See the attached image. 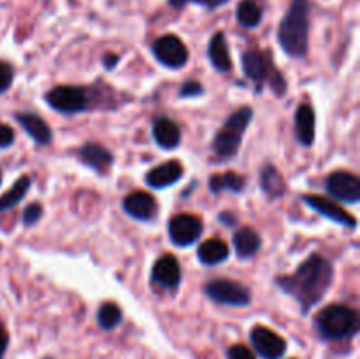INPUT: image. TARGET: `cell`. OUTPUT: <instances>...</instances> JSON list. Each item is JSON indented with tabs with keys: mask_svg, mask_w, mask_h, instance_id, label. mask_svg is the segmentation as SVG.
Instances as JSON below:
<instances>
[{
	"mask_svg": "<svg viewBox=\"0 0 360 359\" xmlns=\"http://www.w3.org/2000/svg\"><path fill=\"white\" fill-rule=\"evenodd\" d=\"M334 280V267L329 259L320 253H311L299 264L295 273L281 275L276 278V285L283 292L290 294L301 306V312L309 310L322 301Z\"/></svg>",
	"mask_w": 360,
	"mask_h": 359,
	"instance_id": "1",
	"label": "cell"
},
{
	"mask_svg": "<svg viewBox=\"0 0 360 359\" xmlns=\"http://www.w3.org/2000/svg\"><path fill=\"white\" fill-rule=\"evenodd\" d=\"M278 42L292 58H304L309 42V0H292L278 28Z\"/></svg>",
	"mask_w": 360,
	"mask_h": 359,
	"instance_id": "2",
	"label": "cell"
},
{
	"mask_svg": "<svg viewBox=\"0 0 360 359\" xmlns=\"http://www.w3.org/2000/svg\"><path fill=\"white\" fill-rule=\"evenodd\" d=\"M315 327L322 340H348L357 334L359 315L350 306L334 303L320 310L319 315L315 317Z\"/></svg>",
	"mask_w": 360,
	"mask_h": 359,
	"instance_id": "3",
	"label": "cell"
},
{
	"mask_svg": "<svg viewBox=\"0 0 360 359\" xmlns=\"http://www.w3.org/2000/svg\"><path fill=\"white\" fill-rule=\"evenodd\" d=\"M243 63V73L253 81L257 87V92L264 88V84L269 83L271 90L276 94V97H283L287 92V81H285L283 74L274 67L273 58L269 53H262L259 49H250L245 51L241 56Z\"/></svg>",
	"mask_w": 360,
	"mask_h": 359,
	"instance_id": "4",
	"label": "cell"
},
{
	"mask_svg": "<svg viewBox=\"0 0 360 359\" xmlns=\"http://www.w3.org/2000/svg\"><path fill=\"white\" fill-rule=\"evenodd\" d=\"M253 118V109L250 106H243L238 111L232 113L217 132L213 139V151L220 160H231L238 155L243 143V134L248 129Z\"/></svg>",
	"mask_w": 360,
	"mask_h": 359,
	"instance_id": "5",
	"label": "cell"
},
{
	"mask_svg": "<svg viewBox=\"0 0 360 359\" xmlns=\"http://www.w3.org/2000/svg\"><path fill=\"white\" fill-rule=\"evenodd\" d=\"M44 99L55 111L63 113V115H77V113L90 111L94 108L95 92L86 87L60 84V87L51 88Z\"/></svg>",
	"mask_w": 360,
	"mask_h": 359,
	"instance_id": "6",
	"label": "cell"
},
{
	"mask_svg": "<svg viewBox=\"0 0 360 359\" xmlns=\"http://www.w3.org/2000/svg\"><path fill=\"white\" fill-rule=\"evenodd\" d=\"M204 292L211 301L227 306H248L252 303V291L241 282L229 280V278H214L204 285Z\"/></svg>",
	"mask_w": 360,
	"mask_h": 359,
	"instance_id": "7",
	"label": "cell"
},
{
	"mask_svg": "<svg viewBox=\"0 0 360 359\" xmlns=\"http://www.w3.org/2000/svg\"><path fill=\"white\" fill-rule=\"evenodd\" d=\"M155 58L167 69H181L188 62V49L178 35H162L151 46Z\"/></svg>",
	"mask_w": 360,
	"mask_h": 359,
	"instance_id": "8",
	"label": "cell"
},
{
	"mask_svg": "<svg viewBox=\"0 0 360 359\" xmlns=\"http://www.w3.org/2000/svg\"><path fill=\"white\" fill-rule=\"evenodd\" d=\"M326 190L330 197L347 204H357L360 201V180L348 171H334L327 176Z\"/></svg>",
	"mask_w": 360,
	"mask_h": 359,
	"instance_id": "9",
	"label": "cell"
},
{
	"mask_svg": "<svg viewBox=\"0 0 360 359\" xmlns=\"http://www.w3.org/2000/svg\"><path fill=\"white\" fill-rule=\"evenodd\" d=\"M253 348L262 359H281L287 352V341L266 326H255L250 331Z\"/></svg>",
	"mask_w": 360,
	"mask_h": 359,
	"instance_id": "10",
	"label": "cell"
},
{
	"mask_svg": "<svg viewBox=\"0 0 360 359\" xmlns=\"http://www.w3.org/2000/svg\"><path fill=\"white\" fill-rule=\"evenodd\" d=\"M202 234V220L195 215L181 213L169 220V236L176 246H190Z\"/></svg>",
	"mask_w": 360,
	"mask_h": 359,
	"instance_id": "11",
	"label": "cell"
},
{
	"mask_svg": "<svg viewBox=\"0 0 360 359\" xmlns=\"http://www.w3.org/2000/svg\"><path fill=\"white\" fill-rule=\"evenodd\" d=\"M151 280L164 289H176L181 284V266L172 253L158 257L151 270Z\"/></svg>",
	"mask_w": 360,
	"mask_h": 359,
	"instance_id": "12",
	"label": "cell"
},
{
	"mask_svg": "<svg viewBox=\"0 0 360 359\" xmlns=\"http://www.w3.org/2000/svg\"><path fill=\"white\" fill-rule=\"evenodd\" d=\"M302 201H304L311 210L323 215V217L329 218V220L338 222V224L341 225H347V227L350 229L357 227V218H355L354 215L348 213V211H345L343 208L338 206V204L333 203L330 199H326V197L322 196H309L308 194V196H302Z\"/></svg>",
	"mask_w": 360,
	"mask_h": 359,
	"instance_id": "13",
	"label": "cell"
},
{
	"mask_svg": "<svg viewBox=\"0 0 360 359\" xmlns=\"http://www.w3.org/2000/svg\"><path fill=\"white\" fill-rule=\"evenodd\" d=\"M123 210L130 215L136 220L150 222L157 217L158 213V204L151 194L143 192V190H137V192L129 194V196L123 199Z\"/></svg>",
	"mask_w": 360,
	"mask_h": 359,
	"instance_id": "14",
	"label": "cell"
},
{
	"mask_svg": "<svg viewBox=\"0 0 360 359\" xmlns=\"http://www.w3.org/2000/svg\"><path fill=\"white\" fill-rule=\"evenodd\" d=\"M77 157L83 162L84 165L91 168L94 171H97L98 175H105V172L111 169L115 157H112L111 151L108 150L102 144L94 143V141H88L83 146L77 150Z\"/></svg>",
	"mask_w": 360,
	"mask_h": 359,
	"instance_id": "15",
	"label": "cell"
},
{
	"mask_svg": "<svg viewBox=\"0 0 360 359\" xmlns=\"http://www.w3.org/2000/svg\"><path fill=\"white\" fill-rule=\"evenodd\" d=\"M183 172H185V169L179 160L162 162L157 168L146 172V183L151 189H167V187L174 185L178 180H181Z\"/></svg>",
	"mask_w": 360,
	"mask_h": 359,
	"instance_id": "16",
	"label": "cell"
},
{
	"mask_svg": "<svg viewBox=\"0 0 360 359\" xmlns=\"http://www.w3.org/2000/svg\"><path fill=\"white\" fill-rule=\"evenodd\" d=\"M153 137L157 144L164 150H174L181 143V129L174 120L167 118V116H157L153 120Z\"/></svg>",
	"mask_w": 360,
	"mask_h": 359,
	"instance_id": "17",
	"label": "cell"
},
{
	"mask_svg": "<svg viewBox=\"0 0 360 359\" xmlns=\"http://www.w3.org/2000/svg\"><path fill=\"white\" fill-rule=\"evenodd\" d=\"M295 134H297V141L302 146H311L315 143L316 116L315 109L308 102L299 104L297 113H295Z\"/></svg>",
	"mask_w": 360,
	"mask_h": 359,
	"instance_id": "18",
	"label": "cell"
},
{
	"mask_svg": "<svg viewBox=\"0 0 360 359\" xmlns=\"http://www.w3.org/2000/svg\"><path fill=\"white\" fill-rule=\"evenodd\" d=\"M16 120L37 144H49L53 141V130L49 129L48 123L39 115H34V113H18Z\"/></svg>",
	"mask_w": 360,
	"mask_h": 359,
	"instance_id": "19",
	"label": "cell"
},
{
	"mask_svg": "<svg viewBox=\"0 0 360 359\" xmlns=\"http://www.w3.org/2000/svg\"><path fill=\"white\" fill-rule=\"evenodd\" d=\"M234 250L239 259H250L255 256L262 246V238L253 227H241L234 232Z\"/></svg>",
	"mask_w": 360,
	"mask_h": 359,
	"instance_id": "20",
	"label": "cell"
},
{
	"mask_svg": "<svg viewBox=\"0 0 360 359\" xmlns=\"http://www.w3.org/2000/svg\"><path fill=\"white\" fill-rule=\"evenodd\" d=\"M207 56H210V62L213 63L218 73H229L232 69L231 53H229L227 39H225L224 32H217L211 37L210 46H207Z\"/></svg>",
	"mask_w": 360,
	"mask_h": 359,
	"instance_id": "21",
	"label": "cell"
},
{
	"mask_svg": "<svg viewBox=\"0 0 360 359\" xmlns=\"http://www.w3.org/2000/svg\"><path fill=\"white\" fill-rule=\"evenodd\" d=\"M229 256H231L229 245L220 238L206 239L197 250V257L204 266H218V264L225 263Z\"/></svg>",
	"mask_w": 360,
	"mask_h": 359,
	"instance_id": "22",
	"label": "cell"
},
{
	"mask_svg": "<svg viewBox=\"0 0 360 359\" xmlns=\"http://www.w3.org/2000/svg\"><path fill=\"white\" fill-rule=\"evenodd\" d=\"M260 189L271 199H280L287 192V183L273 164L264 165L262 171H260Z\"/></svg>",
	"mask_w": 360,
	"mask_h": 359,
	"instance_id": "23",
	"label": "cell"
},
{
	"mask_svg": "<svg viewBox=\"0 0 360 359\" xmlns=\"http://www.w3.org/2000/svg\"><path fill=\"white\" fill-rule=\"evenodd\" d=\"M246 182L241 175L234 171L227 172H217L210 178V190L213 194H221V192H234L241 194L245 190Z\"/></svg>",
	"mask_w": 360,
	"mask_h": 359,
	"instance_id": "24",
	"label": "cell"
},
{
	"mask_svg": "<svg viewBox=\"0 0 360 359\" xmlns=\"http://www.w3.org/2000/svg\"><path fill=\"white\" fill-rule=\"evenodd\" d=\"M30 185H32L30 176L27 175L20 176V178L16 180V183H14V185L11 187L2 197H0V213H2V211L11 210V208H14L16 204H20L21 201H23V197L27 196L28 190H30Z\"/></svg>",
	"mask_w": 360,
	"mask_h": 359,
	"instance_id": "25",
	"label": "cell"
},
{
	"mask_svg": "<svg viewBox=\"0 0 360 359\" xmlns=\"http://www.w3.org/2000/svg\"><path fill=\"white\" fill-rule=\"evenodd\" d=\"M236 16H238V21L241 27L255 28L259 27L260 21H262L264 11L262 7L259 6L257 0H241L238 6V13H236Z\"/></svg>",
	"mask_w": 360,
	"mask_h": 359,
	"instance_id": "26",
	"label": "cell"
},
{
	"mask_svg": "<svg viewBox=\"0 0 360 359\" xmlns=\"http://www.w3.org/2000/svg\"><path fill=\"white\" fill-rule=\"evenodd\" d=\"M123 319V312L116 303L108 301V303H102L101 308L97 312V322L102 329L105 331H111L115 329L116 326L122 324Z\"/></svg>",
	"mask_w": 360,
	"mask_h": 359,
	"instance_id": "27",
	"label": "cell"
},
{
	"mask_svg": "<svg viewBox=\"0 0 360 359\" xmlns=\"http://www.w3.org/2000/svg\"><path fill=\"white\" fill-rule=\"evenodd\" d=\"M42 204L41 203H30L27 208H25L23 215H21V220H23V225L27 227H32V225L37 224L42 218Z\"/></svg>",
	"mask_w": 360,
	"mask_h": 359,
	"instance_id": "28",
	"label": "cell"
},
{
	"mask_svg": "<svg viewBox=\"0 0 360 359\" xmlns=\"http://www.w3.org/2000/svg\"><path fill=\"white\" fill-rule=\"evenodd\" d=\"M227 2L229 0H169V6L174 7V9H181V7H185L186 4H197V6H202L206 7V9L213 11Z\"/></svg>",
	"mask_w": 360,
	"mask_h": 359,
	"instance_id": "29",
	"label": "cell"
},
{
	"mask_svg": "<svg viewBox=\"0 0 360 359\" xmlns=\"http://www.w3.org/2000/svg\"><path fill=\"white\" fill-rule=\"evenodd\" d=\"M13 80H14L13 65L4 62V60H0V95L6 94V92L9 90L11 84H13Z\"/></svg>",
	"mask_w": 360,
	"mask_h": 359,
	"instance_id": "30",
	"label": "cell"
},
{
	"mask_svg": "<svg viewBox=\"0 0 360 359\" xmlns=\"http://www.w3.org/2000/svg\"><path fill=\"white\" fill-rule=\"evenodd\" d=\"M204 94V87L195 80H188L181 84L179 88V97L188 99V97H199Z\"/></svg>",
	"mask_w": 360,
	"mask_h": 359,
	"instance_id": "31",
	"label": "cell"
},
{
	"mask_svg": "<svg viewBox=\"0 0 360 359\" xmlns=\"http://www.w3.org/2000/svg\"><path fill=\"white\" fill-rule=\"evenodd\" d=\"M227 358L229 359H257L255 354H253L246 345H241V344L232 345L227 352Z\"/></svg>",
	"mask_w": 360,
	"mask_h": 359,
	"instance_id": "32",
	"label": "cell"
},
{
	"mask_svg": "<svg viewBox=\"0 0 360 359\" xmlns=\"http://www.w3.org/2000/svg\"><path fill=\"white\" fill-rule=\"evenodd\" d=\"M14 143V130L0 123V148H9Z\"/></svg>",
	"mask_w": 360,
	"mask_h": 359,
	"instance_id": "33",
	"label": "cell"
},
{
	"mask_svg": "<svg viewBox=\"0 0 360 359\" xmlns=\"http://www.w3.org/2000/svg\"><path fill=\"white\" fill-rule=\"evenodd\" d=\"M7 347H9V334H7L4 322L0 320V359H4V355H6Z\"/></svg>",
	"mask_w": 360,
	"mask_h": 359,
	"instance_id": "34",
	"label": "cell"
},
{
	"mask_svg": "<svg viewBox=\"0 0 360 359\" xmlns=\"http://www.w3.org/2000/svg\"><path fill=\"white\" fill-rule=\"evenodd\" d=\"M120 60L122 58H120V55H116V53H105V55L102 56V65H104L108 70H112L116 65H118Z\"/></svg>",
	"mask_w": 360,
	"mask_h": 359,
	"instance_id": "35",
	"label": "cell"
},
{
	"mask_svg": "<svg viewBox=\"0 0 360 359\" xmlns=\"http://www.w3.org/2000/svg\"><path fill=\"white\" fill-rule=\"evenodd\" d=\"M218 220L224 222V224L229 225V227H232V225L238 224V222H236V217L232 213H220L218 215Z\"/></svg>",
	"mask_w": 360,
	"mask_h": 359,
	"instance_id": "36",
	"label": "cell"
},
{
	"mask_svg": "<svg viewBox=\"0 0 360 359\" xmlns=\"http://www.w3.org/2000/svg\"><path fill=\"white\" fill-rule=\"evenodd\" d=\"M0 183H2V171H0Z\"/></svg>",
	"mask_w": 360,
	"mask_h": 359,
	"instance_id": "37",
	"label": "cell"
}]
</instances>
